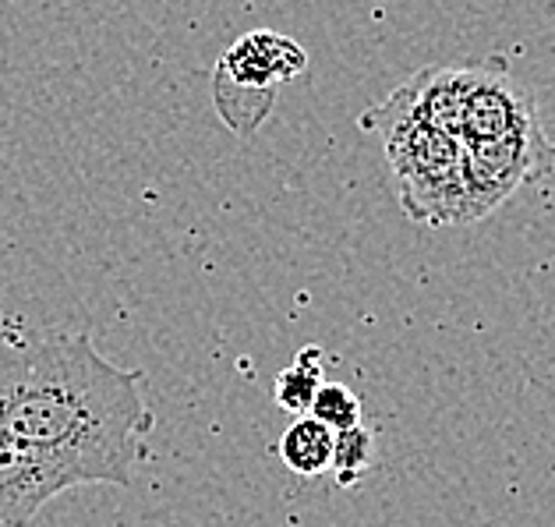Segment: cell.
<instances>
[{
  "instance_id": "cell-1",
  "label": "cell",
  "mask_w": 555,
  "mask_h": 527,
  "mask_svg": "<svg viewBox=\"0 0 555 527\" xmlns=\"http://www.w3.org/2000/svg\"><path fill=\"white\" fill-rule=\"evenodd\" d=\"M153 425L145 375L89 336L0 340V436L57 457L82 485H131Z\"/></svg>"
},
{
  "instance_id": "cell-2",
  "label": "cell",
  "mask_w": 555,
  "mask_h": 527,
  "mask_svg": "<svg viewBox=\"0 0 555 527\" xmlns=\"http://www.w3.org/2000/svg\"><path fill=\"white\" fill-rule=\"evenodd\" d=\"M364 128H375L386 145L403 213L428 227L460 223V209H464V167H460L464 142L425 125L408 106L400 89L364 117Z\"/></svg>"
},
{
  "instance_id": "cell-3",
  "label": "cell",
  "mask_w": 555,
  "mask_h": 527,
  "mask_svg": "<svg viewBox=\"0 0 555 527\" xmlns=\"http://www.w3.org/2000/svg\"><path fill=\"white\" fill-rule=\"evenodd\" d=\"M464 209L460 223H478L495 206L517 192L520 184L555 173V131L538 125L506 139L464 142Z\"/></svg>"
},
{
  "instance_id": "cell-4",
  "label": "cell",
  "mask_w": 555,
  "mask_h": 527,
  "mask_svg": "<svg viewBox=\"0 0 555 527\" xmlns=\"http://www.w3.org/2000/svg\"><path fill=\"white\" fill-rule=\"evenodd\" d=\"M78 485V475L57 457L0 436V527H29L50 499Z\"/></svg>"
},
{
  "instance_id": "cell-5",
  "label": "cell",
  "mask_w": 555,
  "mask_h": 527,
  "mask_svg": "<svg viewBox=\"0 0 555 527\" xmlns=\"http://www.w3.org/2000/svg\"><path fill=\"white\" fill-rule=\"evenodd\" d=\"M464 142L506 139L541 125L534 92L506 72L464 67Z\"/></svg>"
},
{
  "instance_id": "cell-6",
  "label": "cell",
  "mask_w": 555,
  "mask_h": 527,
  "mask_svg": "<svg viewBox=\"0 0 555 527\" xmlns=\"http://www.w3.org/2000/svg\"><path fill=\"white\" fill-rule=\"evenodd\" d=\"M305 64H308L305 47H297L294 39L280 33L259 29V33L241 36L237 43L223 53V61L216 67L212 78H220V82H230L237 89L276 97V86L301 75Z\"/></svg>"
},
{
  "instance_id": "cell-7",
  "label": "cell",
  "mask_w": 555,
  "mask_h": 527,
  "mask_svg": "<svg viewBox=\"0 0 555 527\" xmlns=\"http://www.w3.org/2000/svg\"><path fill=\"white\" fill-rule=\"evenodd\" d=\"M333 436L322 422H315L311 414L294 417L291 428L280 436V461L287 464L291 475L297 478H319L333 467Z\"/></svg>"
},
{
  "instance_id": "cell-8",
  "label": "cell",
  "mask_w": 555,
  "mask_h": 527,
  "mask_svg": "<svg viewBox=\"0 0 555 527\" xmlns=\"http://www.w3.org/2000/svg\"><path fill=\"white\" fill-rule=\"evenodd\" d=\"M322 350L319 347H308L301 355L294 358V364L280 372L276 389H273V400L280 403L283 411H291L294 417H301L311 411V400L322 389Z\"/></svg>"
},
{
  "instance_id": "cell-9",
  "label": "cell",
  "mask_w": 555,
  "mask_h": 527,
  "mask_svg": "<svg viewBox=\"0 0 555 527\" xmlns=\"http://www.w3.org/2000/svg\"><path fill=\"white\" fill-rule=\"evenodd\" d=\"M372 464H375V436H372V428L354 425V428L336 432V436H333V467L330 471L336 475V481L344 485V489L369 475Z\"/></svg>"
},
{
  "instance_id": "cell-10",
  "label": "cell",
  "mask_w": 555,
  "mask_h": 527,
  "mask_svg": "<svg viewBox=\"0 0 555 527\" xmlns=\"http://www.w3.org/2000/svg\"><path fill=\"white\" fill-rule=\"evenodd\" d=\"M308 414L326 425L330 432L354 428V425H361V397L354 389H347L344 383H322Z\"/></svg>"
}]
</instances>
